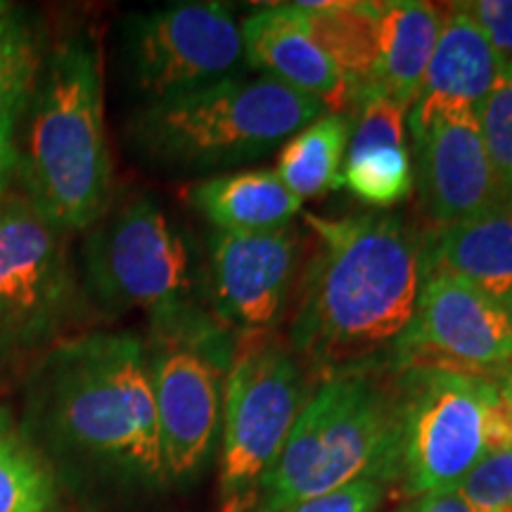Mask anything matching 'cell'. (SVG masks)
Masks as SVG:
<instances>
[{"mask_svg": "<svg viewBox=\"0 0 512 512\" xmlns=\"http://www.w3.org/2000/svg\"><path fill=\"white\" fill-rule=\"evenodd\" d=\"M24 432L57 479L169 484L143 337L81 332L27 370Z\"/></svg>", "mask_w": 512, "mask_h": 512, "instance_id": "cell-1", "label": "cell"}, {"mask_svg": "<svg viewBox=\"0 0 512 512\" xmlns=\"http://www.w3.org/2000/svg\"><path fill=\"white\" fill-rule=\"evenodd\" d=\"M302 219L316 252L302 275L287 342L323 377L389 366L418 309L425 280L422 233L401 216L380 211Z\"/></svg>", "mask_w": 512, "mask_h": 512, "instance_id": "cell-2", "label": "cell"}, {"mask_svg": "<svg viewBox=\"0 0 512 512\" xmlns=\"http://www.w3.org/2000/svg\"><path fill=\"white\" fill-rule=\"evenodd\" d=\"M15 147L17 188L64 233H86L110 207L102 53L88 31L50 41Z\"/></svg>", "mask_w": 512, "mask_h": 512, "instance_id": "cell-3", "label": "cell"}, {"mask_svg": "<svg viewBox=\"0 0 512 512\" xmlns=\"http://www.w3.org/2000/svg\"><path fill=\"white\" fill-rule=\"evenodd\" d=\"M399 477V382L392 366L325 375L294 422L254 512H287L356 479Z\"/></svg>", "mask_w": 512, "mask_h": 512, "instance_id": "cell-4", "label": "cell"}, {"mask_svg": "<svg viewBox=\"0 0 512 512\" xmlns=\"http://www.w3.org/2000/svg\"><path fill=\"white\" fill-rule=\"evenodd\" d=\"M325 107L266 76H238L178 98L143 102L126 138L143 162L207 174L254 162L285 145Z\"/></svg>", "mask_w": 512, "mask_h": 512, "instance_id": "cell-5", "label": "cell"}, {"mask_svg": "<svg viewBox=\"0 0 512 512\" xmlns=\"http://www.w3.org/2000/svg\"><path fill=\"white\" fill-rule=\"evenodd\" d=\"M81 287L91 309L102 313H155L207 304L204 256L190 235L152 195L133 192L110 202L86 230Z\"/></svg>", "mask_w": 512, "mask_h": 512, "instance_id": "cell-6", "label": "cell"}, {"mask_svg": "<svg viewBox=\"0 0 512 512\" xmlns=\"http://www.w3.org/2000/svg\"><path fill=\"white\" fill-rule=\"evenodd\" d=\"M235 337L207 304L150 316L143 342L169 484L192 482L209 463Z\"/></svg>", "mask_w": 512, "mask_h": 512, "instance_id": "cell-7", "label": "cell"}, {"mask_svg": "<svg viewBox=\"0 0 512 512\" xmlns=\"http://www.w3.org/2000/svg\"><path fill=\"white\" fill-rule=\"evenodd\" d=\"M309 366L275 332H238L221 408L219 512H254L309 401Z\"/></svg>", "mask_w": 512, "mask_h": 512, "instance_id": "cell-8", "label": "cell"}, {"mask_svg": "<svg viewBox=\"0 0 512 512\" xmlns=\"http://www.w3.org/2000/svg\"><path fill=\"white\" fill-rule=\"evenodd\" d=\"M88 306L69 233L19 188L0 197V377L29 370Z\"/></svg>", "mask_w": 512, "mask_h": 512, "instance_id": "cell-9", "label": "cell"}, {"mask_svg": "<svg viewBox=\"0 0 512 512\" xmlns=\"http://www.w3.org/2000/svg\"><path fill=\"white\" fill-rule=\"evenodd\" d=\"M399 477L411 496L458 489L496 446L501 394L491 377L444 368L396 370Z\"/></svg>", "mask_w": 512, "mask_h": 512, "instance_id": "cell-10", "label": "cell"}, {"mask_svg": "<svg viewBox=\"0 0 512 512\" xmlns=\"http://www.w3.org/2000/svg\"><path fill=\"white\" fill-rule=\"evenodd\" d=\"M126 76L143 102L247 76L240 19L226 3L188 0L136 12L121 29Z\"/></svg>", "mask_w": 512, "mask_h": 512, "instance_id": "cell-11", "label": "cell"}, {"mask_svg": "<svg viewBox=\"0 0 512 512\" xmlns=\"http://www.w3.org/2000/svg\"><path fill=\"white\" fill-rule=\"evenodd\" d=\"M413 183L430 228H444L503 209L479 128L470 105L411 107Z\"/></svg>", "mask_w": 512, "mask_h": 512, "instance_id": "cell-12", "label": "cell"}, {"mask_svg": "<svg viewBox=\"0 0 512 512\" xmlns=\"http://www.w3.org/2000/svg\"><path fill=\"white\" fill-rule=\"evenodd\" d=\"M512 361V309L448 275L422 280L411 328L389 366L489 375Z\"/></svg>", "mask_w": 512, "mask_h": 512, "instance_id": "cell-13", "label": "cell"}, {"mask_svg": "<svg viewBox=\"0 0 512 512\" xmlns=\"http://www.w3.org/2000/svg\"><path fill=\"white\" fill-rule=\"evenodd\" d=\"M302 261L292 226L268 233L211 230L204 252L207 306L233 332H271L285 316Z\"/></svg>", "mask_w": 512, "mask_h": 512, "instance_id": "cell-14", "label": "cell"}, {"mask_svg": "<svg viewBox=\"0 0 512 512\" xmlns=\"http://www.w3.org/2000/svg\"><path fill=\"white\" fill-rule=\"evenodd\" d=\"M249 69L309 95L328 114H351L358 93L311 34L297 3L266 5L240 22Z\"/></svg>", "mask_w": 512, "mask_h": 512, "instance_id": "cell-15", "label": "cell"}, {"mask_svg": "<svg viewBox=\"0 0 512 512\" xmlns=\"http://www.w3.org/2000/svg\"><path fill=\"white\" fill-rule=\"evenodd\" d=\"M408 110L380 91L358 95L342 185L370 207H394L413 192V162L406 143Z\"/></svg>", "mask_w": 512, "mask_h": 512, "instance_id": "cell-16", "label": "cell"}, {"mask_svg": "<svg viewBox=\"0 0 512 512\" xmlns=\"http://www.w3.org/2000/svg\"><path fill=\"white\" fill-rule=\"evenodd\" d=\"M425 275L463 280L512 309V211L496 209L477 219L422 233Z\"/></svg>", "mask_w": 512, "mask_h": 512, "instance_id": "cell-17", "label": "cell"}, {"mask_svg": "<svg viewBox=\"0 0 512 512\" xmlns=\"http://www.w3.org/2000/svg\"><path fill=\"white\" fill-rule=\"evenodd\" d=\"M501 74V60L465 3H448L441 8L439 36L413 107L458 102L479 110Z\"/></svg>", "mask_w": 512, "mask_h": 512, "instance_id": "cell-18", "label": "cell"}, {"mask_svg": "<svg viewBox=\"0 0 512 512\" xmlns=\"http://www.w3.org/2000/svg\"><path fill=\"white\" fill-rule=\"evenodd\" d=\"M185 197L214 230L268 233L290 226L302 200L271 169L230 171L192 183Z\"/></svg>", "mask_w": 512, "mask_h": 512, "instance_id": "cell-19", "label": "cell"}, {"mask_svg": "<svg viewBox=\"0 0 512 512\" xmlns=\"http://www.w3.org/2000/svg\"><path fill=\"white\" fill-rule=\"evenodd\" d=\"M441 27V8L422 0L377 3L375 91L403 110L418 100Z\"/></svg>", "mask_w": 512, "mask_h": 512, "instance_id": "cell-20", "label": "cell"}, {"mask_svg": "<svg viewBox=\"0 0 512 512\" xmlns=\"http://www.w3.org/2000/svg\"><path fill=\"white\" fill-rule=\"evenodd\" d=\"M309 19L318 46L347 76L356 93L375 91L377 74V3L320 0L297 3Z\"/></svg>", "mask_w": 512, "mask_h": 512, "instance_id": "cell-21", "label": "cell"}, {"mask_svg": "<svg viewBox=\"0 0 512 512\" xmlns=\"http://www.w3.org/2000/svg\"><path fill=\"white\" fill-rule=\"evenodd\" d=\"M48 48V31L36 12L10 5L0 15V140L5 143H15Z\"/></svg>", "mask_w": 512, "mask_h": 512, "instance_id": "cell-22", "label": "cell"}, {"mask_svg": "<svg viewBox=\"0 0 512 512\" xmlns=\"http://www.w3.org/2000/svg\"><path fill=\"white\" fill-rule=\"evenodd\" d=\"M349 138L351 114H323L287 140L273 171L302 202L342 188Z\"/></svg>", "mask_w": 512, "mask_h": 512, "instance_id": "cell-23", "label": "cell"}, {"mask_svg": "<svg viewBox=\"0 0 512 512\" xmlns=\"http://www.w3.org/2000/svg\"><path fill=\"white\" fill-rule=\"evenodd\" d=\"M60 503V479L48 458L0 403V512H48Z\"/></svg>", "mask_w": 512, "mask_h": 512, "instance_id": "cell-24", "label": "cell"}, {"mask_svg": "<svg viewBox=\"0 0 512 512\" xmlns=\"http://www.w3.org/2000/svg\"><path fill=\"white\" fill-rule=\"evenodd\" d=\"M477 117L498 197L512 211V69H503Z\"/></svg>", "mask_w": 512, "mask_h": 512, "instance_id": "cell-25", "label": "cell"}, {"mask_svg": "<svg viewBox=\"0 0 512 512\" xmlns=\"http://www.w3.org/2000/svg\"><path fill=\"white\" fill-rule=\"evenodd\" d=\"M458 494L475 512L512 508V441L491 448L458 484Z\"/></svg>", "mask_w": 512, "mask_h": 512, "instance_id": "cell-26", "label": "cell"}, {"mask_svg": "<svg viewBox=\"0 0 512 512\" xmlns=\"http://www.w3.org/2000/svg\"><path fill=\"white\" fill-rule=\"evenodd\" d=\"M380 479H356V482L332 489L328 494L297 503L287 512H377L384 498Z\"/></svg>", "mask_w": 512, "mask_h": 512, "instance_id": "cell-27", "label": "cell"}, {"mask_svg": "<svg viewBox=\"0 0 512 512\" xmlns=\"http://www.w3.org/2000/svg\"><path fill=\"white\" fill-rule=\"evenodd\" d=\"M465 8L484 31L503 69H512V0H472Z\"/></svg>", "mask_w": 512, "mask_h": 512, "instance_id": "cell-28", "label": "cell"}, {"mask_svg": "<svg viewBox=\"0 0 512 512\" xmlns=\"http://www.w3.org/2000/svg\"><path fill=\"white\" fill-rule=\"evenodd\" d=\"M403 512H475V510H472L465 498L458 494V489H444V491H434V494L420 496L411 508Z\"/></svg>", "mask_w": 512, "mask_h": 512, "instance_id": "cell-29", "label": "cell"}, {"mask_svg": "<svg viewBox=\"0 0 512 512\" xmlns=\"http://www.w3.org/2000/svg\"><path fill=\"white\" fill-rule=\"evenodd\" d=\"M17 181V147L0 140V197L12 190Z\"/></svg>", "mask_w": 512, "mask_h": 512, "instance_id": "cell-30", "label": "cell"}, {"mask_svg": "<svg viewBox=\"0 0 512 512\" xmlns=\"http://www.w3.org/2000/svg\"><path fill=\"white\" fill-rule=\"evenodd\" d=\"M486 377H491V382L496 384L498 394H501L505 406H508L512 411V361L505 363V366H501V368L491 370V373Z\"/></svg>", "mask_w": 512, "mask_h": 512, "instance_id": "cell-31", "label": "cell"}, {"mask_svg": "<svg viewBox=\"0 0 512 512\" xmlns=\"http://www.w3.org/2000/svg\"><path fill=\"white\" fill-rule=\"evenodd\" d=\"M12 3H5V0H0V15H5V12L10 10Z\"/></svg>", "mask_w": 512, "mask_h": 512, "instance_id": "cell-32", "label": "cell"}, {"mask_svg": "<svg viewBox=\"0 0 512 512\" xmlns=\"http://www.w3.org/2000/svg\"><path fill=\"white\" fill-rule=\"evenodd\" d=\"M48 512H64V510L60 508V505H57V508H53V510H48Z\"/></svg>", "mask_w": 512, "mask_h": 512, "instance_id": "cell-33", "label": "cell"}]
</instances>
